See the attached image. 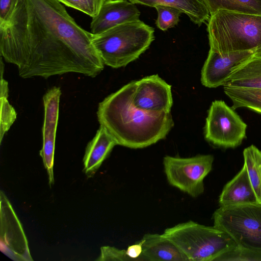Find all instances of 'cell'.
Instances as JSON below:
<instances>
[{
	"instance_id": "cell-11",
	"label": "cell",
	"mask_w": 261,
	"mask_h": 261,
	"mask_svg": "<svg viewBox=\"0 0 261 261\" xmlns=\"http://www.w3.org/2000/svg\"><path fill=\"white\" fill-rule=\"evenodd\" d=\"M61 91L54 86L47 90L43 97L44 121L42 126L43 146L40 151L46 169L50 186L54 184V158L55 138L58 124L59 102Z\"/></svg>"
},
{
	"instance_id": "cell-2",
	"label": "cell",
	"mask_w": 261,
	"mask_h": 261,
	"mask_svg": "<svg viewBox=\"0 0 261 261\" xmlns=\"http://www.w3.org/2000/svg\"><path fill=\"white\" fill-rule=\"evenodd\" d=\"M135 81L106 97L98 106L97 119L117 145L146 147L164 139L174 126L170 112L152 113L133 102Z\"/></svg>"
},
{
	"instance_id": "cell-10",
	"label": "cell",
	"mask_w": 261,
	"mask_h": 261,
	"mask_svg": "<svg viewBox=\"0 0 261 261\" xmlns=\"http://www.w3.org/2000/svg\"><path fill=\"white\" fill-rule=\"evenodd\" d=\"M133 103L138 108L152 113H169L173 105L171 86L158 74L135 81Z\"/></svg>"
},
{
	"instance_id": "cell-26",
	"label": "cell",
	"mask_w": 261,
	"mask_h": 261,
	"mask_svg": "<svg viewBox=\"0 0 261 261\" xmlns=\"http://www.w3.org/2000/svg\"><path fill=\"white\" fill-rule=\"evenodd\" d=\"M96 260L133 261L128 257L126 250L106 246L100 248V254Z\"/></svg>"
},
{
	"instance_id": "cell-12",
	"label": "cell",
	"mask_w": 261,
	"mask_h": 261,
	"mask_svg": "<svg viewBox=\"0 0 261 261\" xmlns=\"http://www.w3.org/2000/svg\"><path fill=\"white\" fill-rule=\"evenodd\" d=\"M254 55L255 50L220 54L210 49L201 70L202 84L208 88L223 86L233 69Z\"/></svg>"
},
{
	"instance_id": "cell-8",
	"label": "cell",
	"mask_w": 261,
	"mask_h": 261,
	"mask_svg": "<svg viewBox=\"0 0 261 261\" xmlns=\"http://www.w3.org/2000/svg\"><path fill=\"white\" fill-rule=\"evenodd\" d=\"M214 156L201 154L191 158L165 156L164 171L170 185L197 197L204 190L203 180L212 169Z\"/></svg>"
},
{
	"instance_id": "cell-16",
	"label": "cell",
	"mask_w": 261,
	"mask_h": 261,
	"mask_svg": "<svg viewBox=\"0 0 261 261\" xmlns=\"http://www.w3.org/2000/svg\"><path fill=\"white\" fill-rule=\"evenodd\" d=\"M245 166L224 187L219 198L220 206L257 203Z\"/></svg>"
},
{
	"instance_id": "cell-1",
	"label": "cell",
	"mask_w": 261,
	"mask_h": 261,
	"mask_svg": "<svg viewBox=\"0 0 261 261\" xmlns=\"http://www.w3.org/2000/svg\"><path fill=\"white\" fill-rule=\"evenodd\" d=\"M92 37L58 0H19L0 25V54L23 79L69 72L94 77L105 64Z\"/></svg>"
},
{
	"instance_id": "cell-25",
	"label": "cell",
	"mask_w": 261,
	"mask_h": 261,
	"mask_svg": "<svg viewBox=\"0 0 261 261\" xmlns=\"http://www.w3.org/2000/svg\"><path fill=\"white\" fill-rule=\"evenodd\" d=\"M219 260L261 261V254L237 245L233 249L217 257L214 261Z\"/></svg>"
},
{
	"instance_id": "cell-18",
	"label": "cell",
	"mask_w": 261,
	"mask_h": 261,
	"mask_svg": "<svg viewBox=\"0 0 261 261\" xmlns=\"http://www.w3.org/2000/svg\"><path fill=\"white\" fill-rule=\"evenodd\" d=\"M134 4L155 7L166 5L179 10L186 14L194 23L200 26L208 21L211 14L203 0H129Z\"/></svg>"
},
{
	"instance_id": "cell-5",
	"label": "cell",
	"mask_w": 261,
	"mask_h": 261,
	"mask_svg": "<svg viewBox=\"0 0 261 261\" xmlns=\"http://www.w3.org/2000/svg\"><path fill=\"white\" fill-rule=\"evenodd\" d=\"M163 234L178 247L189 261H214L237 245L223 230L192 221L168 228Z\"/></svg>"
},
{
	"instance_id": "cell-27",
	"label": "cell",
	"mask_w": 261,
	"mask_h": 261,
	"mask_svg": "<svg viewBox=\"0 0 261 261\" xmlns=\"http://www.w3.org/2000/svg\"><path fill=\"white\" fill-rule=\"evenodd\" d=\"M19 0H0V25L10 19Z\"/></svg>"
},
{
	"instance_id": "cell-28",
	"label": "cell",
	"mask_w": 261,
	"mask_h": 261,
	"mask_svg": "<svg viewBox=\"0 0 261 261\" xmlns=\"http://www.w3.org/2000/svg\"><path fill=\"white\" fill-rule=\"evenodd\" d=\"M143 248L141 241L132 245L126 249V253L133 261H145L142 255Z\"/></svg>"
},
{
	"instance_id": "cell-7",
	"label": "cell",
	"mask_w": 261,
	"mask_h": 261,
	"mask_svg": "<svg viewBox=\"0 0 261 261\" xmlns=\"http://www.w3.org/2000/svg\"><path fill=\"white\" fill-rule=\"evenodd\" d=\"M247 125L224 101H214L208 111L204 127L205 140L213 145L234 148L246 138Z\"/></svg>"
},
{
	"instance_id": "cell-19",
	"label": "cell",
	"mask_w": 261,
	"mask_h": 261,
	"mask_svg": "<svg viewBox=\"0 0 261 261\" xmlns=\"http://www.w3.org/2000/svg\"><path fill=\"white\" fill-rule=\"evenodd\" d=\"M225 94L232 102L235 110L245 108L261 114V89L223 86Z\"/></svg>"
},
{
	"instance_id": "cell-3",
	"label": "cell",
	"mask_w": 261,
	"mask_h": 261,
	"mask_svg": "<svg viewBox=\"0 0 261 261\" xmlns=\"http://www.w3.org/2000/svg\"><path fill=\"white\" fill-rule=\"evenodd\" d=\"M207 31L211 50H255L261 56V15L218 10L211 15Z\"/></svg>"
},
{
	"instance_id": "cell-20",
	"label": "cell",
	"mask_w": 261,
	"mask_h": 261,
	"mask_svg": "<svg viewBox=\"0 0 261 261\" xmlns=\"http://www.w3.org/2000/svg\"><path fill=\"white\" fill-rule=\"evenodd\" d=\"M245 166L257 201L261 203V151L251 145L243 150Z\"/></svg>"
},
{
	"instance_id": "cell-13",
	"label": "cell",
	"mask_w": 261,
	"mask_h": 261,
	"mask_svg": "<svg viewBox=\"0 0 261 261\" xmlns=\"http://www.w3.org/2000/svg\"><path fill=\"white\" fill-rule=\"evenodd\" d=\"M140 12L136 5L126 0H105L98 14L92 18L91 33H101L128 22L139 20Z\"/></svg>"
},
{
	"instance_id": "cell-29",
	"label": "cell",
	"mask_w": 261,
	"mask_h": 261,
	"mask_svg": "<svg viewBox=\"0 0 261 261\" xmlns=\"http://www.w3.org/2000/svg\"><path fill=\"white\" fill-rule=\"evenodd\" d=\"M9 88L8 82L3 77H1L0 97H8Z\"/></svg>"
},
{
	"instance_id": "cell-9",
	"label": "cell",
	"mask_w": 261,
	"mask_h": 261,
	"mask_svg": "<svg viewBox=\"0 0 261 261\" xmlns=\"http://www.w3.org/2000/svg\"><path fill=\"white\" fill-rule=\"evenodd\" d=\"M1 250L14 260L31 261L28 240L10 201L1 191Z\"/></svg>"
},
{
	"instance_id": "cell-6",
	"label": "cell",
	"mask_w": 261,
	"mask_h": 261,
	"mask_svg": "<svg viewBox=\"0 0 261 261\" xmlns=\"http://www.w3.org/2000/svg\"><path fill=\"white\" fill-rule=\"evenodd\" d=\"M214 226L227 232L237 246L261 254V203L220 206Z\"/></svg>"
},
{
	"instance_id": "cell-22",
	"label": "cell",
	"mask_w": 261,
	"mask_h": 261,
	"mask_svg": "<svg viewBox=\"0 0 261 261\" xmlns=\"http://www.w3.org/2000/svg\"><path fill=\"white\" fill-rule=\"evenodd\" d=\"M158 12L156 25L161 30L166 31L174 27L179 22L182 12L178 9L166 5H157L154 7Z\"/></svg>"
},
{
	"instance_id": "cell-24",
	"label": "cell",
	"mask_w": 261,
	"mask_h": 261,
	"mask_svg": "<svg viewBox=\"0 0 261 261\" xmlns=\"http://www.w3.org/2000/svg\"><path fill=\"white\" fill-rule=\"evenodd\" d=\"M0 142L4 136L10 129L16 119L17 114L13 107L9 103L8 98L0 97Z\"/></svg>"
},
{
	"instance_id": "cell-17",
	"label": "cell",
	"mask_w": 261,
	"mask_h": 261,
	"mask_svg": "<svg viewBox=\"0 0 261 261\" xmlns=\"http://www.w3.org/2000/svg\"><path fill=\"white\" fill-rule=\"evenodd\" d=\"M223 86L261 89V56L254 55L235 67Z\"/></svg>"
},
{
	"instance_id": "cell-23",
	"label": "cell",
	"mask_w": 261,
	"mask_h": 261,
	"mask_svg": "<svg viewBox=\"0 0 261 261\" xmlns=\"http://www.w3.org/2000/svg\"><path fill=\"white\" fill-rule=\"evenodd\" d=\"M62 4L77 10L92 18L96 16L105 0H58Z\"/></svg>"
},
{
	"instance_id": "cell-21",
	"label": "cell",
	"mask_w": 261,
	"mask_h": 261,
	"mask_svg": "<svg viewBox=\"0 0 261 261\" xmlns=\"http://www.w3.org/2000/svg\"><path fill=\"white\" fill-rule=\"evenodd\" d=\"M210 14L220 10L261 15V0H203Z\"/></svg>"
},
{
	"instance_id": "cell-14",
	"label": "cell",
	"mask_w": 261,
	"mask_h": 261,
	"mask_svg": "<svg viewBox=\"0 0 261 261\" xmlns=\"http://www.w3.org/2000/svg\"><path fill=\"white\" fill-rule=\"evenodd\" d=\"M117 143L102 126L88 143L83 158V171L88 177H92Z\"/></svg>"
},
{
	"instance_id": "cell-15",
	"label": "cell",
	"mask_w": 261,
	"mask_h": 261,
	"mask_svg": "<svg viewBox=\"0 0 261 261\" xmlns=\"http://www.w3.org/2000/svg\"><path fill=\"white\" fill-rule=\"evenodd\" d=\"M141 242L145 261H189L178 247L163 234L147 233Z\"/></svg>"
},
{
	"instance_id": "cell-4",
	"label": "cell",
	"mask_w": 261,
	"mask_h": 261,
	"mask_svg": "<svg viewBox=\"0 0 261 261\" xmlns=\"http://www.w3.org/2000/svg\"><path fill=\"white\" fill-rule=\"evenodd\" d=\"M154 29L140 20L126 22L93 35L92 43L103 64L114 68L138 59L154 39Z\"/></svg>"
}]
</instances>
